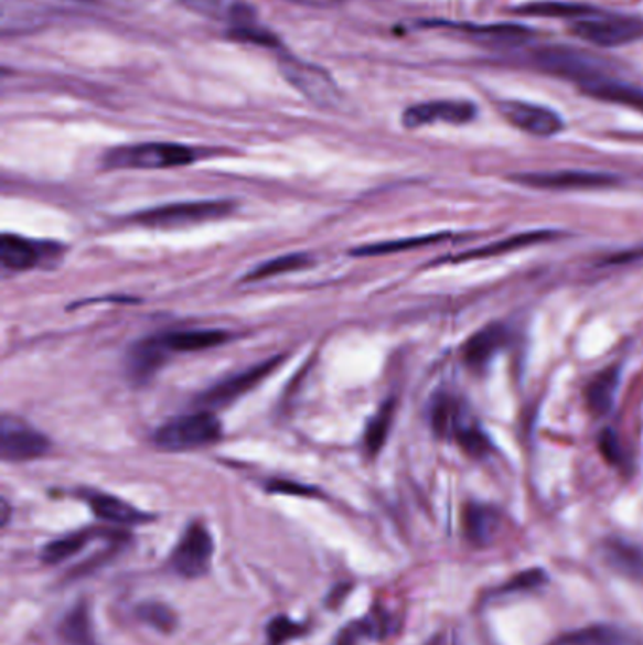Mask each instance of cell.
<instances>
[{
  "mask_svg": "<svg viewBox=\"0 0 643 645\" xmlns=\"http://www.w3.org/2000/svg\"><path fill=\"white\" fill-rule=\"evenodd\" d=\"M193 148L172 142L135 143L108 151L103 163L108 170H164L195 163Z\"/></svg>",
  "mask_w": 643,
  "mask_h": 645,
  "instance_id": "1",
  "label": "cell"
},
{
  "mask_svg": "<svg viewBox=\"0 0 643 645\" xmlns=\"http://www.w3.org/2000/svg\"><path fill=\"white\" fill-rule=\"evenodd\" d=\"M576 39L600 47H619L643 40V20L636 15L602 13L592 10L570 23Z\"/></svg>",
  "mask_w": 643,
  "mask_h": 645,
  "instance_id": "2",
  "label": "cell"
},
{
  "mask_svg": "<svg viewBox=\"0 0 643 645\" xmlns=\"http://www.w3.org/2000/svg\"><path fill=\"white\" fill-rule=\"evenodd\" d=\"M222 434V423L214 413L196 411L161 424L153 437V442L159 450L164 451L201 450L217 442Z\"/></svg>",
  "mask_w": 643,
  "mask_h": 645,
  "instance_id": "3",
  "label": "cell"
},
{
  "mask_svg": "<svg viewBox=\"0 0 643 645\" xmlns=\"http://www.w3.org/2000/svg\"><path fill=\"white\" fill-rule=\"evenodd\" d=\"M432 427L443 438H456L462 450L470 455L481 456L489 451V438L483 434L480 424L467 416L461 405L449 397L438 398L432 406Z\"/></svg>",
  "mask_w": 643,
  "mask_h": 645,
  "instance_id": "4",
  "label": "cell"
},
{
  "mask_svg": "<svg viewBox=\"0 0 643 645\" xmlns=\"http://www.w3.org/2000/svg\"><path fill=\"white\" fill-rule=\"evenodd\" d=\"M236 208L231 201H196V203L167 204L143 209L132 215V222L146 227H187L195 223L222 219Z\"/></svg>",
  "mask_w": 643,
  "mask_h": 645,
  "instance_id": "5",
  "label": "cell"
},
{
  "mask_svg": "<svg viewBox=\"0 0 643 645\" xmlns=\"http://www.w3.org/2000/svg\"><path fill=\"white\" fill-rule=\"evenodd\" d=\"M214 538L202 523H191L170 553V570L185 580H196L210 572L214 557Z\"/></svg>",
  "mask_w": 643,
  "mask_h": 645,
  "instance_id": "6",
  "label": "cell"
},
{
  "mask_svg": "<svg viewBox=\"0 0 643 645\" xmlns=\"http://www.w3.org/2000/svg\"><path fill=\"white\" fill-rule=\"evenodd\" d=\"M280 71L283 78L297 87L308 100L318 106H336L340 100V89L336 82L329 76V72L310 65L304 61L283 55L280 57Z\"/></svg>",
  "mask_w": 643,
  "mask_h": 645,
  "instance_id": "7",
  "label": "cell"
},
{
  "mask_svg": "<svg viewBox=\"0 0 643 645\" xmlns=\"http://www.w3.org/2000/svg\"><path fill=\"white\" fill-rule=\"evenodd\" d=\"M50 438L42 432L4 413L0 421V455L4 461L21 463V461H33L39 456L46 455L50 451Z\"/></svg>",
  "mask_w": 643,
  "mask_h": 645,
  "instance_id": "8",
  "label": "cell"
},
{
  "mask_svg": "<svg viewBox=\"0 0 643 645\" xmlns=\"http://www.w3.org/2000/svg\"><path fill=\"white\" fill-rule=\"evenodd\" d=\"M63 246L50 241H36L23 236L4 233L0 238V261L4 270L25 272L31 268L46 267L58 261Z\"/></svg>",
  "mask_w": 643,
  "mask_h": 645,
  "instance_id": "9",
  "label": "cell"
},
{
  "mask_svg": "<svg viewBox=\"0 0 643 645\" xmlns=\"http://www.w3.org/2000/svg\"><path fill=\"white\" fill-rule=\"evenodd\" d=\"M536 63L542 71L583 84L587 79L606 74V65L591 53L576 52L566 47H546L536 53Z\"/></svg>",
  "mask_w": 643,
  "mask_h": 645,
  "instance_id": "10",
  "label": "cell"
},
{
  "mask_svg": "<svg viewBox=\"0 0 643 645\" xmlns=\"http://www.w3.org/2000/svg\"><path fill=\"white\" fill-rule=\"evenodd\" d=\"M502 116L515 129L528 132L533 137L549 138L559 135L565 129V121L555 110L546 106L531 105L523 100H506L499 105Z\"/></svg>",
  "mask_w": 643,
  "mask_h": 645,
  "instance_id": "11",
  "label": "cell"
},
{
  "mask_svg": "<svg viewBox=\"0 0 643 645\" xmlns=\"http://www.w3.org/2000/svg\"><path fill=\"white\" fill-rule=\"evenodd\" d=\"M478 116V108L468 100H435L422 105L409 106L404 111L403 123L406 129H419L427 125L470 123Z\"/></svg>",
  "mask_w": 643,
  "mask_h": 645,
  "instance_id": "12",
  "label": "cell"
},
{
  "mask_svg": "<svg viewBox=\"0 0 643 645\" xmlns=\"http://www.w3.org/2000/svg\"><path fill=\"white\" fill-rule=\"evenodd\" d=\"M281 361H283V357L270 358L267 363L251 366L249 370L240 372V374H236L233 378L225 379L222 384L215 385V387L208 389L204 395H201L199 405L215 408V406H225L228 402H233L236 398L246 395L254 387H257L276 366L280 365Z\"/></svg>",
  "mask_w": 643,
  "mask_h": 645,
  "instance_id": "13",
  "label": "cell"
},
{
  "mask_svg": "<svg viewBox=\"0 0 643 645\" xmlns=\"http://www.w3.org/2000/svg\"><path fill=\"white\" fill-rule=\"evenodd\" d=\"M170 353L163 346V342L157 336H148L132 344L127 353V374L132 384H146L150 381L161 366L169 361Z\"/></svg>",
  "mask_w": 643,
  "mask_h": 645,
  "instance_id": "14",
  "label": "cell"
},
{
  "mask_svg": "<svg viewBox=\"0 0 643 645\" xmlns=\"http://www.w3.org/2000/svg\"><path fill=\"white\" fill-rule=\"evenodd\" d=\"M579 92L587 95V97L597 98L602 103H611V105L626 106L632 110L642 111L643 114V89L634 87V85L621 82L618 78H611L608 74H600L594 78L587 79L583 84H579Z\"/></svg>",
  "mask_w": 643,
  "mask_h": 645,
  "instance_id": "15",
  "label": "cell"
},
{
  "mask_svg": "<svg viewBox=\"0 0 643 645\" xmlns=\"http://www.w3.org/2000/svg\"><path fill=\"white\" fill-rule=\"evenodd\" d=\"M600 559L611 572L643 583V548L632 541L608 538L600 546Z\"/></svg>",
  "mask_w": 643,
  "mask_h": 645,
  "instance_id": "16",
  "label": "cell"
},
{
  "mask_svg": "<svg viewBox=\"0 0 643 645\" xmlns=\"http://www.w3.org/2000/svg\"><path fill=\"white\" fill-rule=\"evenodd\" d=\"M502 515L499 509L489 506V504H480V502H472L464 508L462 514V530L470 544H474L478 548H485L493 544L496 535L501 533Z\"/></svg>",
  "mask_w": 643,
  "mask_h": 645,
  "instance_id": "17",
  "label": "cell"
},
{
  "mask_svg": "<svg viewBox=\"0 0 643 645\" xmlns=\"http://www.w3.org/2000/svg\"><path fill=\"white\" fill-rule=\"evenodd\" d=\"M506 326L499 323L483 326L462 347V358L472 370H483L496 357V353L506 346Z\"/></svg>",
  "mask_w": 643,
  "mask_h": 645,
  "instance_id": "18",
  "label": "cell"
},
{
  "mask_svg": "<svg viewBox=\"0 0 643 645\" xmlns=\"http://www.w3.org/2000/svg\"><path fill=\"white\" fill-rule=\"evenodd\" d=\"M85 501L98 519L111 525L121 527V525H143V523L153 522V515L146 514L142 509L135 508L129 502L114 495L92 491V493H85Z\"/></svg>",
  "mask_w": 643,
  "mask_h": 645,
  "instance_id": "19",
  "label": "cell"
},
{
  "mask_svg": "<svg viewBox=\"0 0 643 645\" xmlns=\"http://www.w3.org/2000/svg\"><path fill=\"white\" fill-rule=\"evenodd\" d=\"M549 645H643V639L621 626L592 625L562 634Z\"/></svg>",
  "mask_w": 643,
  "mask_h": 645,
  "instance_id": "20",
  "label": "cell"
},
{
  "mask_svg": "<svg viewBox=\"0 0 643 645\" xmlns=\"http://www.w3.org/2000/svg\"><path fill=\"white\" fill-rule=\"evenodd\" d=\"M159 338L170 355L174 353H199L222 346L231 340V334L217 329H187V331H172L159 334Z\"/></svg>",
  "mask_w": 643,
  "mask_h": 645,
  "instance_id": "21",
  "label": "cell"
},
{
  "mask_svg": "<svg viewBox=\"0 0 643 645\" xmlns=\"http://www.w3.org/2000/svg\"><path fill=\"white\" fill-rule=\"evenodd\" d=\"M58 645H100L85 600L68 610L57 625Z\"/></svg>",
  "mask_w": 643,
  "mask_h": 645,
  "instance_id": "22",
  "label": "cell"
},
{
  "mask_svg": "<svg viewBox=\"0 0 643 645\" xmlns=\"http://www.w3.org/2000/svg\"><path fill=\"white\" fill-rule=\"evenodd\" d=\"M519 182L526 185H533L538 190H589V187H600L613 182L610 176L604 174H592V172H553V174H528V176L517 178Z\"/></svg>",
  "mask_w": 643,
  "mask_h": 645,
  "instance_id": "23",
  "label": "cell"
},
{
  "mask_svg": "<svg viewBox=\"0 0 643 645\" xmlns=\"http://www.w3.org/2000/svg\"><path fill=\"white\" fill-rule=\"evenodd\" d=\"M111 533L114 530H108V528H85V530H78V533L61 536L57 540L50 541L46 548L42 549L40 559L46 565H58V562L66 561L74 555H78L79 551H84L93 540L105 538Z\"/></svg>",
  "mask_w": 643,
  "mask_h": 645,
  "instance_id": "24",
  "label": "cell"
},
{
  "mask_svg": "<svg viewBox=\"0 0 643 645\" xmlns=\"http://www.w3.org/2000/svg\"><path fill=\"white\" fill-rule=\"evenodd\" d=\"M619 389V368L618 366H608L606 370L600 372L597 378L592 379L587 391H585V398H587V406L589 410L602 418L608 411L613 408L615 402V395Z\"/></svg>",
  "mask_w": 643,
  "mask_h": 645,
  "instance_id": "25",
  "label": "cell"
},
{
  "mask_svg": "<svg viewBox=\"0 0 643 645\" xmlns=\"http://www.w3.org/2000/svg\"><path fill=\"white\" fill-rule=\"evenodd\" d=\"M175 2H180L191 12L210 20L225 21L228 25L251 10L244 0H175Z\"/></svg>",
  "mask_w": 643,
  "mask_h": 645,
  "instance_id": "26",
  "label": "cell"
},
{
  "mask_svg": "<svg viewBox=\"0 0 643 645\" xmlns=\"http://www.w3.org/2000/svg\"><path fill=\"white\" fill-rule=\"evenodd\" d=\"M393 418H395V400H387L376 411V416H374V419L366 427V432H364V451H366V455L376 456L382 451L385 440L389 437Z\"/></svg>",
  "mask_w": 643,
  "mask_h": 645,
  "instance_id": "27",
  "label": "cell"
},
{
  "mask_svg": "<svg viewBox=\"0 0 643 645\" xmlns=\"http://www.w3.org/2000/svg\"><path fill=\"white\" fill-rule=\"evenodd\" d=\"M517 12L523 13V15H534V18L574 21L591 13L592 8L574 4V2H531V4L517 8Z\"/></svg>",
  "mask_w": 643,
  "mask_h": 645,
  "instance_id": "28",
  "label": "cell"
},
{
  "mask_svg": "<svg viewBox=\"0 0 643 645\" xmlns=\"http://www.w3.org/2000/svg\"><path fill=\"white\" fill-rule=\"evenodd\" d=\"M462 31L491 44H521L533 36V31L519 25L462 26Z\"/></svg>",
  "mask_w": 643,
  "mask_h": 645,
  "instance_id": "29",
  "label": "cell"
},
{
  "mask_svg": "<svg viewBox=\"0 0 643 645\" xmlns=\"http://www.w3.org/2000/svg\"><path fill=\"white\" fill-rule=\"evenodd\" d=\"M138 620L161 634H172L178 626V615L172 608L157 600H146L137 606Z\"/></svg>",
  "mask_w": 643,
  "mask_h": 645,
  "instance_id": "30",
  "label": "cell"
},
{
  "mask_svg": "<svg viewBox=\"0 0 643 645\" xmlns=\"http://www.w3.org/2000/svg\"><path fill=\"white\" fill-rule=\"evenodd\" d=\"M312 259L308 255L292 254L283 255L272 261L262 262L260 267L254 268L249 275L246 276V281L268 280L274 276L287 275V272H297L302 268L310 267Z\"/></svg>",
  "mask_w": 643,
  "mask_h": 645,
  "instance_id": "31",
  "label": "cell"
},
{
  "mask_svg": "<svg viewBox=\"0 0 643 645\" xmlns=\"http://www.w3.org/2000/svg\"><path fill=\"white\" fill-rule=\"evenodd\" d=\"M443 236H422V238H406V240L384 241V244H374V246H363V248L353 249V255H385L397 254V251H406V249L419 248V246H427L432 241L442 240Z\"/></svg>",
  "mask_w": 643,
  "mask_h": 645,
  "instance_id": "32",
  "label": "cell"
},
{
  "mask_svg": "<svg viewBox=\"0 0 643 645\" xmlns=\"http://www.w3.org/2000/svg\"><path fill=\"white\" fill-rule=\"evenodd\" d=\"M306 634V626L289 620L286 615H278L268 623V644L283 645L292 638Z\"/></svg>",
  "mask_w": 643,
  "mask_h": 645,
  "instance_id": "33",
  "label": "cell"
},
{
  "mask_svg": "<svg viewBox=\"0 0 643 645\" xmlns=\"http://www.w3.org/2000/svg\"><path fill=\"white\" fill-rule=\"evenodd\" d=\"M376 633L377 626L372 623V620L353 621L340 631L332 645H358L361 639L371 638Z\"/></svg>",
  "mask_w": 643,
  "mask_h": 645,
  "instance_id": "34",
  "label": "cell"
},
{
  "mask_svg": "<svg viewBox=\"0 0 643 645\" xmlns=\"http://www.w3.org/2000/svg\"><path fill=\"white\" fill-rule=\"evenodd\" d=\"M546 573L544 570H526V572L517 573L512 580L504 583L501 589V593H521V591H531L536 587L546 583Z\"/></svg>",
  "mask_w": 643,
  "mask_h": 645,
  "instance_id": "35",
  "label": "cell"
},
{
  "mask_svg": "<svg viewBox=\"0 0 643 645\" xmlns=\"http://www.w3.org/2000/svg\"><path fill=\"white\" fill-rule=\"evenodd\" d=\"M598 443H600V451H602V455L606 456L608 463H624V451L623 448H621L618 434H615L613 430H604V432L600 434V438H598Z\"/></svg>",
  "mask_w": 643,
  "mask_h": 645,
  "instance_id": "36",
  "label": "cell"
},
{
  "mask_svg": "<svg viewBox=\"0 0 643 645\" xmlns=\"http://www.w3.org/2000/svg\"><path fill=\"white\" fill-rule=\"evenodd\" d=\"M270 493H281V495H297V496H318L319 491L313 487H306L300 483L292 482H274L268 485Z\"/></svg>",
  "mask_w": 643,
  "mask_h": 645,
  "instance_id": "37",
  "label": "cell"
},
{
  "mask_svg": "<svg viewBox=\"0 0 643 645\" xmlns=\"http://www.w3.org/2000/svg\"><path fill=\"white\" fill-rule=\"evenodd\" d=\"M292 4H299V7L306 8H318V10H329V8L342 7L347 0H287Z\"/></svg>",
  "mask_w": 643,
  "mask_h": 645,
  "instance_id": "38",
  "label": "cell"
},
{
  "mask_svg": "<svg viewBox=\"0 0 643 645\" xmlns=\"http://www.w3.org/2000/svg\"><path fill=\"white\" fill-rule=\"evenodd\" d=\"M2 512H4V515H2V525H7L8 514H10V506H8L7 501H2Z\"/></svg>",
  "mask_w": 643,
  "mask_h": 645,
  "instance_id": "39",
  "label": "cell"
}]
</instances>
